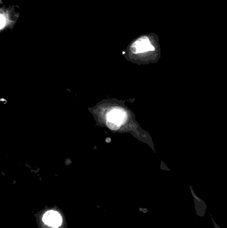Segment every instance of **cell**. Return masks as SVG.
Listing matches in <instances>:
<instances>
[{
	"mask_svg": "<svg viewBox=\"0 0 227 228\" xmlns=\"http://www.w3.org/2000/svg\"><path fill=\"white\" fill-rule=\"evenodd\" d=\"M154 49V47L151 44L149 39L147 37H143L139 39L131 46V50L135 54L153 51Z\"/></svg>",
	"mask_w": 227,
	"mask_h": 228,
	"instance_id": "6da1fadb",
	"label": "cell"
},
{
	"mask_svg": "<svg viewBox=\"0 0 227 228\" xmlns=\"http://www.w3.org/2000/svg\"><path fill=\"white\" fill-rule=\"evenodd\" d=\"M43 221L49 226L56 228L61 226L62 219L60 213L57 211H49L43 217Z\"/></svg>",
	"mask_w": 227,
	"mask_h": 228,
	"instance_id": "7a4b0ae2",
	"label": "cell"
},
{
	"mask_svg": "<svg viewBox=\"0 0 227 228\" xmlns=\"http://www.w3.org/2000/svg\"><path fill=\"white\" fill-rule=\"evenodd\" d=\"M123 113L120 111L114 110L108 115V121H111L113 123L120 125L123 121Z\"/></svg>",
	"mask_w": 227,
	"mask_h": 228,
	"instance_id": "3957f363",
	"label": "cell"
},
{
	"mask_svg": "<svg viewBox=\"0 0 227 228\" xmlns=\"http://www.w3.org/2000/svg\"><path fill=\"white\" fill-rule=\"evenodd\" d=\"M107 125L108 126L109 128H110L111 130H117L119 129V125H117L116 124L113 123V122H112L111 121H107Z\"/></svg>",
	"mask_w": 227,
	"mask_h": 228,
	"instance_id": "277c9868",
	"label": "cell"
},
{
	"mask_svg": "<svg viewBox=\"0 0 227 228\" xmlns=\"http://www.w3.org/2000/svg\"><path fill=\"white\" fill-rule=\"evenodd\" d=\"M0 20H1V23H0V26H1V29H2L4 28V26L6 24V18L5 16L2 14L1 15V18H0Z\"/></svg>",
	"mask_w": 227,
	"mask_h": 228,
	"instance_id": "5b68a950",
	"label": "cell"
}]
</instances>
